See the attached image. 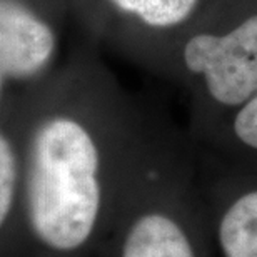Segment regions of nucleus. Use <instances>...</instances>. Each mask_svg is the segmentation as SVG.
Here are the masks:
<instances>
[{
	"label": "nucleus",
	"instance_id": "1",
	"mask_svg": "<svg viewBox=\"0 0 257 257\" xmlns=\"http://www.w3.org/2000/svg\"><path fill=\"white\" fill-rule=\"evenodd\" d=\"M99 152L79 122L55 117L37 128L30 146L27 212L45 247L70 252L87 242L97 224Z\"/></svg>",
	"mask_w": 257,
	"mask_h": 257
},
{
	"label": "nucleus",
	"instance_id": "2",
	"mask_svg": "<svg viewBox=\"0 0 257 257\" xmlns=\"http://www.w3.org/2000/svg\"><path fill=\"white\" fill-rule=\"evenodd\" d=\"M187 69L205 77L209 94L224 105H242L257 94V15L225 35L200 34L184 49Z\"/></svg>",
	"mask_w": 257,
	"mask_h": 257
},
{
	"label": "nucleus",
	"instance_id": "3",
	"mask_svg": "<svg viewBox=\"0 0 257 257\" xmlns=\"http://www.w3.org/2000/svg\"><path fill=\"white\" fill-rule=\"evenodd\" d=\"M54 32L37 15L14 0L0 4V70L2 79L34 75L52 57Z\"/></svg>",
	"mask_w": 257,
	"mask_h": 257
},
{
	"label": "nucleus",
	"instance_id": "4",
	"mask_svg": "<svg viewBox=\"0 0 257 257\" xmlns=\"http://www.w3.org/2000/svg\"><path fill=\"white\" fill-rule=\"evenodd\" d=\"M120 257H195V254L181 224L166 214L149 212L131 225Z\"/></svg>",
	"mask_w": 257,
	"mask_h": 257
},
{
	"label": "nucleus",
	"instance_id": "5",
	"mask_svg": "<svg viewBox=\"0 0 257 257\" xmlns=\"http://www.w3.org/2000/svg\"><path fill=\"white\" fill-rule=\"evenodd\" d=\"M219 242L224 257H257V191L244 194L225 210Z\"/></svg>",
	"mask_w": 257,
	"mask_h": 257
},
{
	"label": "nucleus",
	"instance_id": "6",
	"mask_svg": "<svg viewBox=\"0 0 257 257\" xmlns=\"http://www.w3.org/2000/svg\"><path fill=\"white\" fill-rule=\"evenodd\" d=\"M125 12L136 14L152 27H171L184 22L197 0H112Z\"/></svg>",
	"mask_w": 257,
	"mask_h": 257
},
{
	"label": "nucleus",
	"instance_id": "7",
	"mask_svg": "<svg viewBox=\"0 0 257 257\" xmlns=\"http://www.w3.org/2000/svg\"><path fill=\"white\" fill-rule=\"evenodd\" d=\"M19 169L12 144L5 136L0 137V222L9 219L15 202Z\"/></svg>",
	"mask_w": 257,
	"mask_h": 257
},
{
	"label": "nucleus",
	"instance_id": "8",
	"mask_svg": "<svg viewBox=\"0 0 257 257\" xmlns=\"http://www.w3.org/2000/svg\"><path fill=\"white\" fill-rule=\"evenodd\" d=\"M234 132L245 146L257 149V94L245 102L234 120Z\"/></svg>",
	"mask_w": 257,
	"mask_h": 257
}]
</instances>
